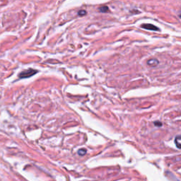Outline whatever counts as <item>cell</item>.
Segmentation results:
<instances>
[{"label":"cell","instance_id":"obj_1","mask_svg":"<svg viewBox=\"0 0 181 181\" xmlns=\"http://www.w3.org/2000/svg\"><path fill=\"white\" fill-rule=\"evenodd\" d=\"M38 73V71L36 69H28L27 70H25L22 72H21L18 75L20 79H26V78H29L33 77V75H35L36 74Z\"/></svg>","mask_w":181,"mask_h":181},{"label":"cell","instance_id":"obj_2","mask_svg":"<svg viewBox=\"0 0 181 181\" xmlns=\"http://www.w3.org/2000/svg\"><path fill=\"white\" fill-rule=\"evenodd\" d=\"M141 26V28H143L144 29L149 30V31H157L159 30L158 27H156V26H154L153 24H151V23H144V24H142Z\"/></svg>","mask_w":181,"mask_h":181},{"label":"cell","instance_id":"obj_3","mask_svg":"<svg viewBox=\"0 0 181 181\" xmlns=\"http://www.w3.org/2000/svg\"><path fill=\"white\" fill-rule=\"evenodd\" d=\"M158 61L155 59H150L147 62V64L150 67H156L158 64Z\"/></svg>","mask_w":181,"mask_h":181},{"label":"cell","instance_id":"obj_4","mask_svg":"<svg viewBox=\"0 0 181 181\" xmlns=\"http://www.w3.org/2000/svg\"><path fill=\"white\" fill-rule=\"evenodd\" d=\"M108 6H102V7H100L99 8V11H100V12H103V13H105V12H107L108 11Z\"/></svg>","mask_w":181,"mask_h":181},{"label":"cell","instance_id":"obj_5","mask_svg":"<svg viewBox=\"0 0 181 181\" xmlns=\"http://www.w3.org/2000/svg\"><path fill=\"white\" fill-rule=\"evenodd\" d=\"M180 141H181V136H178L176 139V144H177L178 148H181V144H180Z\"/></svg>","mask_w":181,"mask_h":181},{"label":"cell","instance_id":"obj_6","mask_svg":"<svg viewBox=\"0 0 181 181\" xmlns=\"http://www.w3.org/2000/svg\"><path fill=\"white\" fill-rule=\"evenodd\" d=\"M87 14V12L86 11H84V10H81V11H79V12H78V14L79 15V16H84V15H86Z\"/></svg>","mask_w":181,"mask_h":181},{"label":"cell","instance_id":"obj_7","mask_svg":"<svg viewBox=\"0 0 181 181\" xmlns=\"http://www.w3.org/2000/svg\"><path fill=\"white\" fill-rule=\"evenodd\" d=\"M84 154H86V150H84V149H81V150L79 151V154H80V155H84Z\"/></svg>","mask_w":181,"mask_h":181}]
</instances>
